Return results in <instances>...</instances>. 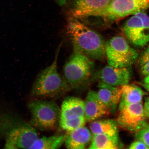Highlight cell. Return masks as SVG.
Segmentation results:
<instances>
[{
	"instance_id": "20",
	"label": "cell",
	"mask_w": 149,
	"mask_h": 149,
	"mask_svg": "<svg viewBox=\"0 0 149 149\" xmlns=\"http://www.w3.org/2000/svg\"><path fill=\"white\" fill-rule=\"evenodd\" d=\"M86 122L85 117H82L72 120H61L59 125L62 129L68 132L84 126Z\"/></svg>"
},
{
	"instance_id": "2",
	"label": "cell",
	"mask_w": 149,
	"mask_h": 149,
	"mask_svg": "<svg viewBox=\"0 0 149 149\" xmlns=\"http://www.w3.org/2000/svg\"><path fill=\"white\" fill-rule=\"evenodd\" d=\"M67 32L74 48L92 60L101 61L106 56V42L96 31L72 17L69 19Z\"/></svg>"
},
{
	"instance_id": "24",
	"label": "cell",
	"mask_w": 149,
	"mask_h": 149,
	"mask_svg": "<svg viewBox=\"0 0 149 149\" xmlns=\"http://www.w3.org/2000/svg\"><path fill=\"white\" fill-rule=\"evenodd\" d=\"M141 74L143 76L149 75V59L141 66Z\"/></svg>"
},
{
	"instance_id": "18",
	"label": "cell",
	"mask_w": 149,
	"mask_h": 149,
	"mask_svg": "<svg viewBox=\"0 0 149 149\" xmlns=\"http://www.w3.org/2000/svg\"><path fill=\"white\" fill-rule=\"evenodd\" d=\"M117 126L116 122L108 119L92 121L89 127L93 135L101 134L113 135L118 134Z\"/></svg>"
},
{
	"instance_id": "4",
	"label": "cell",
	"mask_w": 149,
	"mask_h": 149,
	"mask_svg": "<svg viewBox=\"0 0 149 149\" xmlns=\"http://www.w3.org/2000/svg\"><path fill=\"white\" fill-rule=\"evenodd\" d=\"M94 67L92 60L74 48L63 68V78L69 91L80 89L86 85Z\"/></svg>"
},
{
	"instance_id": "6",
	"label": "cell",
	"mask_w": 149,
	"mask_h": 149,
	"mask_svg": "<svg viewBox=\"0 0 149 149\" xmlns=\"http://www.w3.org/2000/svg\"><path fill=\"white\" fill-rule=\"evenodd\" d=\"M105 51L109 65L115 68L130 67L138 59V52L120 36L113 37L106 42Z\"/></svg>"
},
{
	"instance_id": "10",
	"label": "cell",
	"mask_w": 149,
	"mask_h": 149,
	"mask_svg": "<svg viewBox=\"0 0 149 149\" xmlns=\"http://www.w3.org/2000/svg\"><path fill=\"white\" fill-rule=\"evenodd\" d=\"M113 0H74L69 11L70 17L77 19L100 16Z\"/></svg>"
},
{
	"instance_id": "9",
	"label": "cell",
	"mask_w": 149,
	"mask_h": 149,
	"mask_svg": "<svg viewBox=\"0 0 149 149\" xmlns=\"http://www.w3.org/2000/svg\"><path fill=\"white\" fill-rule=\"evenodd\" d=\"M149 8V0H113L100 17L113 22Z\"/></svg>"
},
{
	"instance_id": "8",
	"label": "cell",
	"mask_w": 149,
	"mask_h": 149,
	"mask_svg": "<svg viewBox=\"0 0 149 149\" xmlns=\"http://www.w3.org/2000/svg\"><path fill=\"white\" fill-rule=\"evenodd\" d=\"M147 118L142 102L119 104L116 123L123 129L130 132H137L148 124Z\"/></svg>"
},
{
	"instance_id": "14",
	"label": "cell",
	"mask_w": 149,
	"mask_h": 149,
	"mask_svg": "<svg viewBox=\"0 0 149 149\" xmlns=\"http://www.w3.org/2000/svg\"><path fill=\"white\" fill-rule=\"evenodd\" d=\"M65 134V146L70 149H83L91 144L93 135L88 128L84 126L68 132Z\"/></svg>"
},
{
	"instance_id": "19",
	"label": "cell",
	"mask_w": 149,
	"mask_h": 149,
	"mask_svg": "<svg viewBox=\"0 0 149 149\" xmlns=\"http://www.w3.org/2000/svg\"><path fill=\"white\" fill-rule=\"evenodd\" d=\"M65 137V134H63L38 138L30 149H58L64 143Z\"/></svg>"
},
{
	"instance_id": "27",
	"label": "cell",
	"mask_w": 149,
	"mask_h": 149,
	"mask_svg": "<svg viewBox=\"0 0 149 149\" xmlns=\"http://www.w3.org/2000/svg\"><path fill=\"white\" fill-rule=\"evenodd\" d=\"M143 84H149V75L146 76L143 80Z\"/></svg>"
},
{
	"instance_id": "22",
	"label": "cell",
	"mask_w": 149,
	"mask_h": 149,
	"mask_svg": "<svg viewBox=\"0 0 149 149\" xmlns=\"http://www.w3.org/2000/svg\"><path fill=\"white\" fill-rule=\"evenodd\" d=\"M149 59V42L148 47L141 55L139 59V64L140 66H142Z\"/></svg>"
},
{
	"instance_id": "11",
	"label": "cell",
	"mask_w": 149,
	"mask_h": 149,
	"mask_svg": "<svg viewBox=\"0 0 149 149\" xmlns=\"http://www.w3.org/2000/svg\"><path fill=\"white\" fill-rule=\"evenodd\" d=\"M132 72L130 67L115 68L107 65L99 70L95 77L100 82L117 87L127 84L131 79Z\"/></svg>"
},
{
	"instance_id": "23",
	"label": "cell",
	"mask_w": 149,
	"mask_h": 149,
	"mask_svg": "<svg viewBox=\"0 0 149 149\" xmlns=\"http://www.w3.org/2000/svg\"><path fill=\"white\" fill-rule=\"evenodd\" d=\"M129 148L136 149H148L146 145L141 141L137 140L132 143L130 145Z\"/></svg>"
},
{
	"instance_id": "3",
	"label": "cell",
	"mask_w": 149,
	"mask_h": 149,
	"mask_svg": "<svg viewBox=\"0 0 149 149\" xmlns=\"http://www.w3.org/2000/svg\"><path fill=\"white\" fill-rule=\"evenodd\" d=\"M62 43L57 49L52 64L42 70L37 76L31 91L33 98H55L62 96L68 89L64 78L57 70L58 57Z\"/></svg>"
},
{
	"instance_id": "13",
	"label": "cell",
	"mask_w": 149,
	"mask_h": 149,
	"mask_svg": "<svg viewBox=\"0 0 149 149\" xmlns=\"http://www.w3.org/2000/svg\"><path fill=\"white\" fill-rule=\"evenodd\" d=\"M98 95L101 101L107 106L111 113L116 112L122 96V86H113L100 82Z\"/></svg>"
},
{
	"instance_id": "12",
	"label": "cell",
	"mask_w": 149,
	"mask_h": 149,
	"mask_svg": "<svg viewBox=\"0 0 149 149\" xmlns=\"http://www.w3.org/2000/svg\"><path fill=\"white\" fill-rule=\"evenodd\" d=\"M84 102V116L87 122H92L111 113L109 108L100 100L95 91L89 90Z\"/></svg>"
},
{
	"instance_id": "25",
	"label": "cell",
	"mask_w": 149,
	"mask_h": 149,
	"mask_svg": "<svg viewBox=\"0 0 149 149\" xmlns=\"http://www.w3.org/2000/svg\"><path fill=\"white\" fill-rule=\"evenodd\" d=\"M144 109L145 115L147 118H149V97L145 100Z\"/></svg>"
},
{
	"instance_id": "16",
	"label": "cell",
	"mask_w": 149,
	"mask_h": 149,
	"mask_svg": "<svg viewBox=\"0 0 149 149\" xmlns=\"http://www.w3.org/2000/svg\"><path fill=\"white\" fill-rule=\"evenodd\" d=\"M118 134L111 135L101 134L93 135L89 149H114L122 148Z\"/></svg>"
},
{
	"instance_id": "1",
	"label": "cell",
	"mask_w": 149,
	"mask_h": 149,
	"mask_svg": "<svg viewBox=\"0 0 149 149\" xmlns=\"http://www.w3.org/2000/svg\"><path fill=\"white\" fill-rule=\"evenodd\" d=\"M38 139L36 128L18 113L0 110V139L4 148L30 149Z\"/></svg>"
},
{
	"instance_id": "5",
	"label": "cell",
	"mask_w": 149,
	"mask_h": 149,
	"mask_svg": "<svg viewBox=\"0 0 149 149\" xmlns=\"http://www.w3.org/2000/svg\"><path fill=\"white\" fill-rule=\"evenodd\" d=\"M28 108L31 113L29 122L36 129L50 131L59 124L61 109L54 100L37 99L29 102Z\"/></svg>"
},
{
	"instance_id": "28",
	"label": "cell",
	"mask_w": 149,
	"mask_h": 149,
	"mask_svg": "<svg viewBox=\"0 0 149 149\" xmlns=\"http://www.w3.org/2000/svg\"><path fill=\"white\" fill-rule=\"evenodd\" d=\"M142 85L144 88L146 89L147 91L149 92V84H142Z\"/></svg>"
},
{
	"instance_id": "17",
	"label": "cell",
	"mask_w": 149,
	"mask_h": 149,
	"mask_svg": "<svg viewBox=\"0 0 149 149\" xmlns=\"http://www.w3.org/2000/svg\"><path fill=\"white\" fill-rule=\"evenodd\" d=\"M144 92L140 87L133 84L122 86L120 103L129 104L142 102Z\"/></svg>"
},
{
	"instance_id": "21",
	"label": "cell",
	"mask_w": 149,
	"mask_h": 149,
	"mask_svg": "<svg viewBox=\"0 0 149 149\" xmlns=\"http://www.w3.org/2000/svg\"><path fill=\"white\" fill-rule=\"evenodd\" d=\"M137 140L142 141L149 149V124L136 132Z\"/></svg>"
},
{
	"instance_id": "7",
	"label": "cell",
	"mask_w": 149,
	"mask_h": 149,
	"mask_svg": "<svg viewBox=\"0 0 149 149\" xmlns=\"http://www.w3.org/2000/svg\"><path fill=\"white\" fill-rule=\"evenodd\" d=\"M144 11L133 15L123 28L127 40L137 47H142L149 42V17Z\"/></svg>"
},
{
	"instance_id": "15",
	"label": "cell",
	"mask_w": 149,
	"mask_h": 149,
	"mask_svg": "<svg viewBox=\"0 0 149 149\" xmlns=\"http://www.w3.org/2000/svg\"><path fill=\"white\" fill-rule=\"evenodd\" d=\"M84 115V101L74 97H69L63 100L60 120H72L85 117Z\"/></svg>"
},
{
	"instance_id": "26",
	"label": "cell",
	"mask_w": 149,
	"mask_h": 149,
	"mask_svg": "<svg viewBox=\"0 0 149 149\" xmlns=\"http://www.w3.org/2000/svg\"><path fill=\"white\" fill-rule=\"evenodd\" d=\"M54 1L59 5L62 6L66 4L67 0H54Z\"/></svg>"
}]
</instances>
